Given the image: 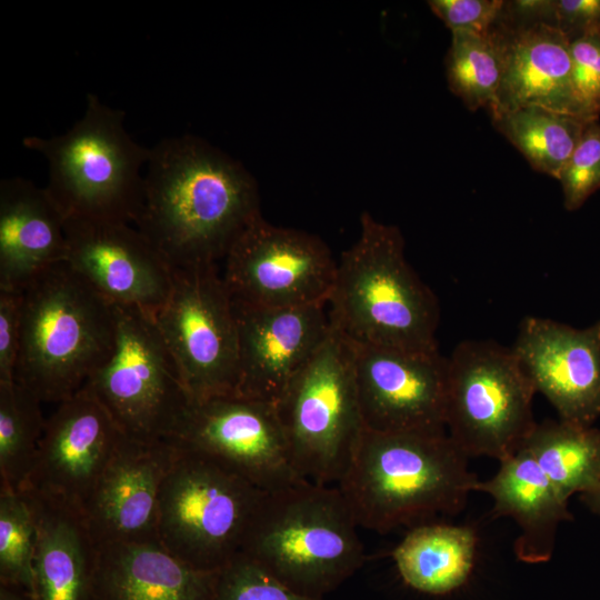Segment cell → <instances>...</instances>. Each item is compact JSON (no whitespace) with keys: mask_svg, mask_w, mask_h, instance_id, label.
<instances>
[{"mask_svg":"<svg viewBox=\"0 0 600 600\" xmlns=\"http://www.w3.org/2000/svg\"><path fill=\"white\" fill-rule=\"evenodd\" d=\"M127 437L100 402L81 389L47 419L32 471L21 490L83 513L101 474Z\"/></svg>","mask_w":600,"mask_h":600,"instance_id":"cell-15","label":"cell"},{"mask_svg":"<svg viewBox=\"0 0 600 600\" xmlns=\"http://www.w3.org/2000/svg\"><path fill=\"white\" fill-rule=\"evenodd\" d=\"M358 527L337 486L302 481L263 494L240 553L293 591L323 598L363 566Z\"/></svg>","mask_w":600,"mask_h":600,"instance_id":"cell-4","label":"cell"},{"mask_svg":"<svg viewBox=\"0 0 600 600\" xmlns=\"http://www.w3.org/2000/svg\"><path fill=\"white\" fill-rule=\"evenodd\" d=\"M360 228L337 263L327 302L331 327L359 346L439 351V303L407 261L400 230L368 212Z\"/></svg>","mask_w":600,"mask_h":600,"instance_id":"cell-3","label":"cell"},{"mask_svg":"<svg viewBox=\"0 0 600 600\" xmlns=\"http://www.w3.org/2000/svg\"><path fill=\"white\" fill-rule=\"evenodd\" d=\"M171 439L212 457L262 491L300 483L274 403L223 394L191 400Z\"/></svg>","mask_w":600,"mask_h":600,"instance_id":"cell-13","label":"cell"},{"mask_svg":"<svg viewBox=\"0 0 600 600\" xmlns=\"http://www.w3.org/2000/svg\"><path fill=\"white\" fill-rule=\"evenodd\" d=\"M177 450L173 439L123 440L83 509L97 547L161 543L160 492Z\"/></svg>","mask_w":600,"mask_h":600,"instance_id":"cell-18","label":"cell"},{"mask_svg":"<svg viewBox=\"0 0 600 600\" xmlns=\"http://www.w3.org/2000/svg\"><path fill=\"white\" fill-rule=\"evenodd\" d=\"M522 448L567 501L600 482V429L546 420L536 424Z\"/></svg>","mask_w":600,"mask_h":600,"instance_id":"cell-26","label":"cell"},{"mask_svg":"<svg viewBox=\"0 0 600 600\" xmlns=\"http://www.w3.org/2000/svg\"><path fill=\"white\" fill-rule=\"evenodd\" d=\"M476 491L491 496L492 518L510 517L517 522L520 533L513 551L519 561L536 564L552 558L559 524L572 516L568 501L524 448L500 461L498 472L478 481Z\"/></svg>","mask_w":600,"mask_h":600,"instance_id":"cell-23","label":"cell"},{"mask_svg":"<svg viewBox=\"0 0 600 600\" xmlns=\"http://www.w3.org/2000/svg\"><path fill=\"white\" fill-rule=\"evenodd\" d=\"M511 349L560 420L592 426L600 417V318L577 329L526 317Z\"/></svg>","mask_w":600,"mask_h":600,"instance_id":"cell-17","label":"cell"},{"mask_svg":"<svg viewBox=\"0 0 600 600\" xmlns=\"http://www.w3.org/2000/svg\"><path fill=\"white\" fill-rule=\"evenodd\" d=\"M222 279L234 303L286 308L327 304L337 272L317 236L257 218L231 246Z\"/></svg>","mask_w":600,"mask_h":600,"instance_id":"cell-12","label":"cell"},{"mask_svg":"<svg viewBox=\"0 0 600 600\" xmlns=\"http://www.w3.org/2000/svg\"><path fill=\"white\" fill-rule=\"evenodd\" d=\"M172 270L171 291L152 317L191 400L236 393L238 327L217 264Z\"/></svg>","mask_w":600,"mask_h":600,"instance_id":"cell-11","label":"cell"},{"mask_svg":"<svg viewBox=\"0 0 600 600\" xmlns=\"http://www.w3.org/2000/svg\"><path fill=\"white\" fill-rule=\"evenodd\" d=\"M467 460L446 430L364 429L337 487L359 527L411 529L463 508L479 481Z\"/></svg>","mask_w":600,"mask_h":600,"instance_id":"cell-2","label":"cell"},{"mask_svg":"<svg viewBox=\"0 0 600 600\" xmlns=\"http://www.w3.org/2000/svg\"><path fill=\"white\" fill-rule=\"evenodd\" d=\"M497 24L510 30L527 29L541 24L556 28V0L504 1Z\"/></svg>","mask_w":600,"mask_h":600,"instance_id":"cell-37","label":"cell"},{"mask_svg":"<svg viewBox=\"0 0 600 600\" xmlns=\"http://www.w3.org/2000/svg\"><path fill=\"white\" fill-rule=\"evenodd\" d=\"M0 600H36L28 590L10 584L0 583Z\"/></svg>","mask_w":600,"mask_h":600,"instance_id":"cell-38","label":"cell"},{"mask_svg":"<svg viewBox=\"0 0 600 600\" xmlns=\"http://www.w3.org/2000/svg\"><path fill=\"white\" fill-rule=\"evenodd\" d=\"M144 170L133 223L172 269L217 264L261 216L254 178L199 137L162 139Z\"/></svg>","mask_w":600,"mask_h":600,"instance_id":"cell-1","label":"cell"},{"mask_svg":"<svg viewBox=\"0 0 600 600\" xmlns=\"http://www.w3.org/2000/svg\"><path fill=\"white\" fill-rule=\"evenodd\" d=\"M556 28L569 41L600 31V0H556Z\"/></svg>","mask_w":600,"mask_h":600,"instance_id":"cell-36","label":"cell"},{"mask_svg":"<svg viewBox=\"0 0 600 600\" xmlns=\"http://www.w3.org/2000/svg\"><path fill=\"white\" fill-rule=\"evenodd\" d=\"M352 346L366 429L377 432L447 431L446 357L439 351Z\"/></svg>","mask_w":600,"mask_h":600,"instance_id":"cell-14","label":"cell"},{"mask_svg":"<svg viewBox=\"0 0 600 600\" xmlns=\"http://www.w3.org/2000/svg\"><path fill=\"white\" fill-rule=\"evenodd\" d=\"M491 119L494 128L534 170L554 179L559 178L590 122L540 107L519 108Z\"/></svg>","mask_w":600,"mask_h":600,"instance_id":"cell-27","label":"cell"},{"mask_svg":"<svg viewBox=\"0 0 600 600\" xmlns=\"http://www.w3.org/2000/svg\"><path fill=\"white\" fill-rule=\"evenodd\" d=\"M22 144L47 160L44 188L66 219L134 222L150 148L127 132L122 110L89 93L84 113L67 132L29 136Z\"/></svg>","mask_w":600,"mask_h":600,"instance_id":"cell-6","label":"cell"},{"mask_svg":"<svg viewBox=\"0 0 600 600\" xmlns=\"http://www.w3.org/2000/svg\"><path fill=\"white\" fill-rule=\"evenodd\" d=\"M536 392L511 348L461 341L447 358V432L468 458L500 462L519 451L536 427Z\"/></svg>","mask_w":600,"mask_h":600,"instance_id":"cell-9","label":"cell"},{"mask_svg":"<svg viewBox=\"0 0 600 600\" xmlns=\"http://www.w3.org/2000/svg\"><path fill=\"white\" fill-rule=\"evenodd\" d=\"M504 37V67L491 117L524 107H540L593 121L580 103L571 80L570 41L557 28L536 26Z\"/></svg>","mask_w":600,"mask_h":600,"instance_id":"cell-20","label":"cell"},{"mask_svg":"<svg viewBox=\"0 0 600 600\" xmlns=\"http://www.w3.org/2000/svg\"><path fill=\"white\" fill-rule=\"evenodd\" d=\"M114 333V306L67 262H59L22 291L14 381L41 402L60 403L106 362Z\"/></svg>","mask_w":600,"mask_h":600,"instance_id":"cell-5","label":"cell"},{"mask_svg":"<svg viewBox=\"0 0 600 600\" xmlns=\"http://www.w3.org/2000/svg\"><path fill=\"white\" fill-rule=\"evenodd\" d=\"M558 180L568 211L578 210L600 189V123L590 121Z\"/></svg>","mask_w":600,"mask_h":600,"instance_id":"cell-32","label":"cell"},{"mask_svg":"<svg viewBox=\"0 0 600 600\" xmlns=\"http://www.w3.org/2000/svg\"><path fill=\"white\" fill-rule=\"evenodd\" d=\"M68 266L109 302L153 314L167 300L173 270L126 222L66 219Z\"/></svg>","mask_w":600,"mask_h":600,"instance_id":"cell-16","label":"cell"},{"mask_svg":"<svg viewBox=\"0 0 600 600\" xmlns=\"http://www.w3.org/2000/svg\"><path fill=\"white\" fill-rule=\"evenodd\" d=\"M326 308H267L233 302L239 341L236 394L276 403L329 336L331 324Z\"/></svg>","mask_w":600,"mask_h":600,"instance_id":"cell-19","label":"cell"},{"mask_svg":"<svg viewBox=\"0 0 600 600\" xmlns=\"http://www.w3.org/2000/svg\"><path fill=\"white\" fill-rule=\"evenodd\" d=\"M22 324V292L0 290V382L14 381Z\"/></svg>","mask_w":600,"mask_h":600,"instance_id":"cell-35","label":"cell"},{"mask_svg":"<svg viewBox=\"0 0 600 600\" xmlns=\"http://www.w3.org/2000/svg\"><path fill=\"white\" fill-rule=\"evenodd\" d=\"M503 0H430L431 11L451 30L487 32L499 22Z\"/></svg>","mask_w":600,"mask_h":600,"instance_id":"cell-34","label":"cell"},{"mask_svg":"<svg viewBox=\"0 0 600 600\" xmlns=\"http://www.w3.org/2000/svg\"><path fill=\"white\" fill-rule=\"evenodd\" d=\"M66 217L46 188L21 178L0 182V290L22 292L66 261Z\"/></svg>","mask_w":600,"mask_h":600,"instance_id":"cell-21","label":"cell"},{"mask_svg":"<svg viewBox=\"0 0 600 600\" xmlns=\"http://www.w3.org/2000/svg\"><path fill=\"white\" fill-rule=\"evenodd\" d=\"M446 58L450 90L476 111L494 103L504 67V37L496 26L487 32L456 31Z\"/></svg>","mask_w":600,"mask_h":600,"instance_id":"cell-28","label":"cell"},{"mask_svg":"<svg viewBox=\"0 0 600 600\" xmlns=\"http://www.w3.org/2000/svg\"><path fill=\"white\" fill-rule=\"evenodd\" d=\"M113 306L112 351L82 389L100 402L128 439H171L191 398L152 314Z\"/></svg>","mask_w":600,"mask_h":600,"instance_id":"cell-10","label":"cell"},{"mask_svg":"<svg viewBox=\"0 0 600 600\" xmlns=\"http://www.w3.org/2000/svg\"><path fill=\"white\" fill-rule=\"evenodd\" d=\"M214 600H323L288 588L239 553L219 571Z\"/></svg>","mask_w":600,"mask_h":600,"instance_id":"cell-31","label":"cell"},{"mask_svg":"<svg viewBox=\"0 0 600 600\" xmlns=\"http://www.w3.org/2000/svg\"><path fill=\"white\" fill-rule=\"evenodd\" d=\"M571 80L587 114L600 117V31L570 41Z\"/></svg>","mask_w":600,"mask_h":600,"instance_id":"cell-33","label":"cell"},{"mask_svg":"<svg viewBox=\"0 0 600 600\" xmlns=\"http://www.w3.org/2000/svg\"><path fill=\"white\" fill-rule=\"evenodd\" d=\"M584 504L597 514H600V482L590 491L581 494Z\"/></svg>","mask_w":600,"mask_h":600,"instance_id":"cell-39","label":"cell"},{"mask_svg":"<svg viewBox=\"0 0 600 600\" xmlns=\"http://www.w3.org/2000/svg\"><path fill=\"white\" fill-rule=\"evenodd\" d=\"M41 403L20 383L0 382V486L24 487L46 428Z\"/></svg>","mask_w":600,"mask_h":600,"instance_id":"cell-29","label":"cell"},{"mask_svg":"<svg viewBox=\"0 0 600 600\" xmlns=\"http://www.w3.org/2000/svg\"><path fill=\"white\" fill-rule=\"evenodd\" d=\"M476 550L477 536L471 527L428 522L409 529L392 558L407 586L441 596L467 581Z\"/></svg>","mask_w":600,"mask_h":600,"instance_id":"cell-25","label":"cell"},{"mask_svg":"<svg viewBox=\"0 0 600 600\" xmlns=\"http://www.w3.org/2000/svg\"><path fill=\"white\" fill-rule=\"evenodd\" d=\"M274 406L297 473L317 484L337 486L366 429L352 343L331 327Z\"/></svg>","mask_w":600,"mask_h":600,"instance_id":"cell-7","label":"cell"},{"mask_svg":"<svg viewBox=\"0 0 600 600\" xmlns=\"http://www.w3.org/2000/svg\"><path fill=\"white\" fill-rule=\"evenodd\" d=\"M36 514L28 493L0 486V583L33 594Z\"/></svg>","mask_w":600,"mask_h":600,"instance_id":"cell-30","label":"cell"},{"mask_svg":"<svg viewBox=\"0 0 600 600\" xmlns=\"http://www.w3.org/2000/svg\"><path fill=\"white\" fill-rule=\"evenodd\" d=\"M218 576L161 543L104 544L98 547L93 600H214Z\"/></svg>","mask_w":600,"mask_h":600,"instance_id":"cell-22","label":"cell"},{"mask_svg":"<svg viewBox=\"0 0 600 600\" xmlns=\"http://www.w3.org/2000/svg\"><path fill=\"white\" fill-rule=\"evenodd\" d=\"M176 442L177 454L160 492V542L192 568L217 572L241 552L266 491L212 457Z\"/></svg>","mask_w":600,"mask_h":600,"instance_id":"cell-8","label":"cell"},{"mask_svg":"<svg viewBox=\"0 0 600 600\" xmlns=\"http://www.w3.org/2000/svg\"><path fill=\"white\" fill-rule=\"evenodd\" d=\"M37 522L33 557L36 600H93L98 547L82 511L24 490Z\"/></svg>","mask_w":600,"mask_h":600,"instance_id":"cell-24","label":"cell"}]
</instances>
